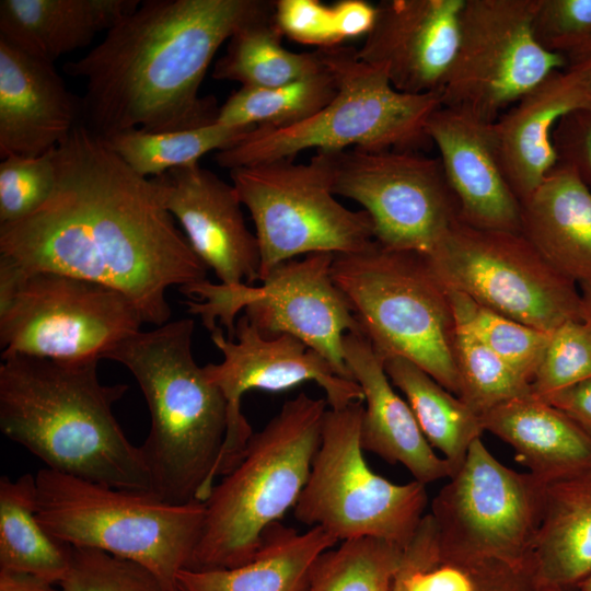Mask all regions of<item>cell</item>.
I'll return each instance as SVG.
<instances>
[{"label":"cell","mask_w":591,"mask_h":591,"mask_svg":"<svg viewBox=\"0 0 591 591\" xmlns=\"http://www.w3.org/2000/svg\"><path fill=\"white\" fill-rule=\"evenodd\" d=\"M141 324L130 300L114 288L57 271H26L0 257L2 354L102 359Z\"/></svg>","instance_id":"cell-9"},{"label":"cell","mask_w":591,"mask_h":591,"mask_svg":"<svg viewBox=\"0 0 591 591\" xmlns=\"http://www.w3.org/2000/svg\"><path fill=\"white\" fill-rule=\"evenodd\" d=\"M363 402L329 408L296 519L322 528L338 542L374 537L403 548L413 540L428 503L425 484H394L367 464L360 443Z\"/></svg>","instance_id":"cell-10"},{"label":"cell","mask_w":591,"mask_h":591,"mask_svg":"<svg viewBox=\"0 0 591 591\" xmlns=\"http://www.w3.org/2000/svg\"><path fill=\"white\" fill-rule=\"evenodd\" d=\"M150 181L162 206L220 283L253 286L258 280V242L245 223L232 184L199 163L169 170Z\"/></svg>","instance_id":"cell-18"},{"label":"cell","mask_w":591,"mask_h":591,"mask_svg":"<svg viewBox=\"0 0 591 591\" xmlns=\"http://www.w3.org/2000/svg\"><path fill=\"white\" fill-rule=\"evenodd\" d=\"M449 479L429 512L440 548L531 567L547 484L503 465L480 438Z\"/></svg>","instance_id":"cell-15"},{"label":"cell","mask_w":591,"mask_h":591,"mask_svg":"<svg viewBox=\"0 0 591 591\" xmlns=\"http://www.w3.org/2000/svg\"><path fill=\"white\" fill-rule=\"evenodd\" d=\"M326 405L299 393L252 434L204 501L202 530L187 569L233 568L256 555L264 532L296 506L306 484Z\"/></svg>","instance_id":"cell-5"},{"label":"cell","mask_w":591,"mask_h":591,"mask_svg":"<svg viewBox=\"0 0 591 591\" xmlns=\"http://www.w3.org/2000/svg\"><path fill=\"white\" fill-rule=\"evenodd\" d=\"M480 419L484 431L508 443L529 473L546 484L591 470V436L532 393L494 407Z\"/></svg>","instance_id":"cell-25"},{"label":"cell","mask_w":591,"mask_h":591,"mask_svg":"<svg viewBox=\"0 0 591 591\" xmlns=\"http://www.w3.org/2000/svg\"><path fill=\"white\" fill-rule=\"evenodd\" d=\"M334 256L317 252L283 262L260 286H225L207 279L178 290L190 298L184 302L187 312L198 315L208 331L219 322L233 339L235 317L243 310L263 335L294 336L322 355L339 376L352 380L344 337L360 329L332 278Z\"/></svg>","instance_id":"cell-12"},{"label":"cell","mask_w":591,"mask_h":591,"mask_svg":"<svg viewBox=\"0 0 591 591\" xmlns=\"http://www.w3.org/2000/svg\"><path fill=\"white\" fill-rule=\"evenodd\" d=\"M465 0H384L357 56L403 93H439L452 66Z\"/></svg>","instance_id":"cell-19"},{"label":"cell","mask_w":591,"mask_h":591,"mask_svg":"<svg viewBox=\"0 0 591 591\" xmlns=\"http://www.w3.org/2000/svg\"><path fill=\"white\" fill-rule=\"evenodd\" d=\"M392 591H406L405 581L401 568L395 578Z\"/></svg>","instance_id":"cell-49"},{"label":"cell","mask_w":591,"mask_h":591,"mask_svg":"<svg viewBox=\"0 0 591 591\" xmlns=\"http://www.w3.org/2000/svg\"><path fill=\"white\" fill-rule=\"evenodd\" d=\"M193 318L169 321L124 338L104 356L136 379L150 413L140 445L151 491L164 501L204 502L217 478L228 404L193 355Z\"/></svg>","instance_id":"cell-4"},{"label":"cell","mask_w":591,"mask_h":591,"mask_svg":"<svg viewBox=\"0 0 591 591\" xmlns=\"http://www.w3.org/2000/svg\"><path fill=\"white\" fill-rule=\"evenodd\" d=\"M230 177L254 222L258 281L299 255L356 253L375 241L369 215L335 198L328 152L316 151L306 163L283 159L232 169Z\"/></svg>","instance_id":"cell-11"},{"label":"cell","mask_w":591,"mask_h":591,"mask_svg":"<svg viewBox=\"0 0 591 591\" xmlns=\"http://www.w3.org/2000/svg\"><path fill=\"white\" fill-rule=\"evenodd\" d=\"M565 69L577 74L591 90V42L565 57Z\"/></svg>","instance_id":"cell-46"},{"label":"cell","mask_w":591,"mask_h":591,"mask_svg":"<svg viewBox=\"0 0 591 591\" xmlns=\"http://www.w3.org/2000/svg\"><path fill=\"white\" fill-rule=\"evenodd\" d=\"M36 513L48 533L72 547L95 548L139 563L169 591L189 567L205 505H174L151 490L124 489L40 468Z\"/></svg>","instance_id":"cell-7"},{"label":"cell","mask_w":591,"mask_h":591,"mask_svg":"<svg viewBox=\"0 0 591 591\" xmlns=\"http://www.w3.org/2000/svg\"><path fill=\"white\" fill-rule=\"evenodd\" d=\"M404 551L374 537L343 541L316 558L304 591H392Z\"/></svg>","instance_id":"cell-35"},{"label":"cell","mask_w":591,"mask_h":591,"mask_svg":"<svg viewBox=\"0 0 591 591\" xmlns=\"http://www.w3.org/2000/svg\"><path fill=\"white\" fill-rule=\"evenodd\" d=\"M532 28L544 49L566 57L591 42V0H538Z\"/></svg>","instance_id":"cell-42"},{"label":"cell","mask_w":591,"mask_h":591,"mask_svg":"<svg viewBox=\"0 0 591 591\" xmlns=\"http://www.w3.org/2000/svg\"><path fill=\"white\" fill-rule=\"evenodd\" d=\"M253 129L218 123L163 132L129 129L105 141L132 171L152 178L172 169L196 164L209 152L229 149Z\"/></svg>","instance_id":"cell-33"},{"label":"cell","mask_w":591,"mask_h":591,"mask_svg":"<svg viewBox=\"0 0 591 591\" xmlns=\"http://www.w3.org/2000/svg\"><path fill=\"white\" fill-rule=\"evenodd\" d=\"M210 333L223 359L204 366V371L228 404L227 436L218 477L239 462L253 434L241 412V398L247 391L281 392L313 381L324 390L329 408L363 402L362 390L356 381L339 376L322 355L294 336H265L244 314L236 320L233 339L225 337L220 326Z\"/></svg>","instance_id":"cell-17"},{"label":"cell","mask_w":591,"mask_h":591,"mask_svg":"<svg viewBox=\"0 0 591 591\" xmlns=\"http://www.w3.org/2000/svg\"><path fill=\"white\" fill-rule=\"evenodd\" d=\"M553 141L559 162L571 166L591 190V104L564 115Z\"/></svg>","instance_id":"cell-43"},{"label":"cell","mask_w":591,"mask_h":591,"mask_svg":"<svg viewBox=\"0 0 591 591\" xmlns=\"http://www.w3.org/2000/svg\"><path fill=\"white\" fill-rule=\"evenodd\" d=\"M591 104V90L573 72L548 76L493 121L497 155L518 199L524 201L558 164L554 129L567 113Z\"/></svg>","instance_id":"cell-23"},{"label":"cell","mask_w":591,"mask_h":591,"mask_svg":"<svg viewBox=\"0 0 591 591\" xmlns=\"http://www.w3.org/2000/svg\"><path fill=\"white\" fill-rule=\"evenodd\" d=\"M556 271L591 285V190L568 164H558L521 202V232Z\"/></svg>","instance_id":"cell-24"},{"label":"cell","mask_w":591,"mask_h":591,"mask_svg":"<svg viewBox=\"0 0 591 591\" xmlns=\"http://www.w3.org/2000/svg\"><path fill=\"white\" fill-rule=\"evenodd\" d=\"M590 379L591 325L582 318L566 321L551 333L531 393L543 398Z\"/></svg>","instance_id":"cell-39"},{"label":"cell","mask_w":591,"mask_h":591,"mask_svg":"<svg viewBox=\"0 0 591 591\" xmlns=\"http://www.w3.org/2000/svg\"><path fill=\"white\" fill-rule=\"evenodd\" d=\"M384 368L391 383L405 395L425 438L454 474L484 432L480 416L415 363L393 357L384 359Z\"/></svg>","instance_id":"cell-31"},{"label":"cell","mask_w":591,"mask_h":591,"mask_svg":"<svg viewBox=\"0 0 591 591\" xmlns=\"http://www.w3.org/2000/svg\"><path fill=\"white\" fill-rule=\"evenodd\" d=\"M328 153L333 193L363 207L380 245L426 256L459 219L439 158L393 149Z\"/></svg>","instance_id":"cell-16"},{"label":"cell","mask_w":591,"mask_h":591,"mask_svg":"<svg viewBox=\"0 0 591 591\" xmlns=\"http://www.w3.org/2000/svg\"><path fill=\"white\" fill-rule=\"evenodd\" d=\"M263 0H143L63 71L85 82L82 123L106 139L129 129L163 132L215 124L199 94L212 59L244 25L271 15Z\"/></svg>","instance_id":"cell-2"},{"label":"cell","mask_w":591,"mask_h":591,"mask_svg":"<svg viewBox=\"0 0 591 591\" xmlns=\"http://www.w3.org/2000/svg\"><path fill=\"white\" fill-rule=\"evenodd\" d=\"M406 591H512L535 579L531 567L442 551L430 513L404 551Z\"/></svg>","instance_id":"cell-29"},{"label":"cell","mask_w":591,"mask_h":591,"mask_svg":"<svg viewBox=\"0 0 591 591\" xmlns=\"http://www.w3.org/2000/svg\"><path fill=\"white\" fill-rule=\"evenodd\" d=\"M55 149L38 157L9 155L0 163V224L36 211L56 185Z\"/></svg>","instance_id":"cell-41"},{"label":"cell","mask_w":591,"mask_h":591,"mask_svg":"<svg viewBox=\"0 0 591 591\" xmlns=\"http://www.w3.org/2000/svg\"><path fill=\"white\" fill-rule=\"evenodd\" d=\"M62 591H169L150 569L106 552L72 547Z\"/></svg>","instance_id":"cell-40"},{"label":"cell","mask_w":591,"mask_h":591,"mask_svg":"<svg viewBox=\"0 0 591 591\" xmlns=\"http://www.w3.org/2000/svg\"><path fill=\"white\" fill-rule=\"evenodd\" d=\"M82 123V102L54 62L0 38V157H38Z\"/></svg>","instance_id":"cell-21"},{"label":"cell","mask_w":591,"mask_h":591,"mask_svg":"<svg viewBox=\"0 0 591 591\" xmlns=\"http://www.w3.org/2000/svg\"><path fill=\"white\" fill-rule=\"evenodd\" d=\"M0 591H62V589L30 573L0 570Z\"/></svg>","instance_id":"cell-45"},{"label":"cell","mask_w":591,"mask_h":591,"mask_svg":"<svg viewBox=\"0 0 591 591\" xmlns=\"http://www.w3.org/2000/svg\"><path fill=\"white\" fill-rule=\"evenodd\" d=\"M493 123L441 105L429 118L427 135L439 151L448 185L466 225L521 232V201L501 169Z\"/></svg>","instance_id":"cell-20"},{"label":"cell","mask_w":591,"mask_h":591,"mask_svg":"<svg viewBox=\"0 0 591 591\" xmlns=\"http://www.w3.org/2000/svg\"><path fill=\"white\" fill-rule=\"evenodd\" d=\"M315 50L335 79L337 91L333 100L299 124L254 128L233 147L215 152L218 165L230 171L293 159L308 149L419 151L431 143L427 124L442 105L440 93L399 92L386 71L359 59L356 48Z\"/></svg>","instance_id":"cell-6"},{"label":"cell","mask_w":591,"mask_h":591,"mask_svg":"<svg viewBox=\"0 0 591 591\" xmlns=\"http://www.w3.org/2000/svg\"><path fill=\"white\" fill-rule=\"evenodd\" d=\"M332 278L383 358H404L459 397L456 324L447 289L425 255L369 247L335 254Z\"/></svg>","instance_id":"cell-8"},{"label":"cell","mask_w":591,"mask_h":591,"mask_svg":"<svg viewBox=\"0 0 591 591\" xmlns=\"http://www.w3.org/2000/svg\"><path fill=\"white\" fill-rule=\"evenodd\" d=\"M530 564L537 582L560 589L591 576V478L547 484Z\"/></svg>","instance_id":"cell-28"},{"label":"cell","mask_w":591,"mask_h":591,"mask_svg":"<svg viewBox=\"0 0 591 591\" xmlns=\"http://www.w3.org/2000/svg\"><path fill=\"white\" fill-rule=\"evenodd\" d=\"M336 91L335 79L324 66L321 71L288 84L241 86L220 106L216 123L231 127H288L313 116L333 100Z\"/></svg>","instance_id":"cell-34"},{"label":"cell","mask_w":591,"mask_h":591,"mask_svg":"<svg viewBox=\"0 0 591 591\" xmlns=\"http://www.w3.org/2000/svg\"><path fill=\"white\" fill-rule=\"evenodd\" d=\"M586 476H588L589 478H591V470L588 472V474H586Z\"/></svg>","instance_id":"cell-51"},{"label":"cell","mask_w":591,"mask_h":591,"mask_svg":"<svg viewBox=\"0 0 591 591\" xmlns=\"http://www.w3.org/2000/svg\"><path fill=\"white\" fill-rule=\"evenodd\" d=\"M0 430L45 467L107 486L151 490L140 445L113 406L128 390L105 385L100 359L63 361L1 354Z\"/></svg>","instance_id":"cell-3"},{"label":"cell","mask_w":591,"mask_h":591,"mask_svg":"<svg viewBox=\"0 0 591 591\" xmlns=\"http://www.w3.org/2000/svg\"><path fill=\"white\" fill-rule=\"evenodd\" d=\"M512 591H572V590L545 586V584H542V583L537 582L535 579H532V580L521 584L520 587L515 588Z\"/></svg>","instance_id":"cell-48"},{"label":"cell","mask_w":591,"mask_h":591,"mask_svg":"<svg viewBox=\"0 0 591 591\" xmlns=\"http://www.w3.org/2000/svg\"><path fill=\"white\" fill-rule=\"evenodd\" d=\"M282 37L273 14L244 25L228 40L225 53L215 62L212 78L242 86L275 88L323 69L316 50L290 51L282 46Z\"/></svg>","instance_id":"cell-32"},{"label":"cell","mask_w":591,"mask_h":591,"mask_svg":"<svg viewBox=\"0 0 591 591\" xmlns=\"http://www.w3.org/2000/svg\"><path fill=\"white\" fill-rule=\"evenodd\" d=\"M582 302V318L591 325V285L579 287Z\"/></svg>","instance_id":"cell-47"},{"label":"cell","mask_w":591,"mask_h":591,"mask_svg":"<svg viewBox=\"0 0 591 591\" xmlns=\"http://www.w3.org/2000/svg\"><path fill=\"white\" fill-rule=\"evenodd\" d=\"M578 589L580 591H591V576H589L586 580H583L579 584Z\"/></svg>","instance_id":"cell-50"},{"label":"cell","mask_w":591,"mask_h":591,"mask_svg":"<svg viewBox=\"0 0 591 591\" xmlns=\"http://www.w3.org/2000/svg\"><path fill=\"white\" fill-rule=\"evenodd\" d=\"M537 5L538 0H465L455 56L439 92L443 106L493 123L566 67L564 56L534 37Z\"/></svg>","instance_id":"cell-14"},{"label":"cell","mask_w":591,"mask_h":591,"mask_svg":"<svg viewBox=\"0 0 591 591\" xmlns=\"http://www.w3.org/2000/svg\"><path fill=\"white\" fill-rule=\"evenodd\" d=\"M454 357L459 398L479 416L507 401L531 393V384L526 380L457 324Z\"/></svg>","instance_id":"cell-38"},{"label":"cell","mask_w":591,"mask_h":591,"mask_svg":"<svg viewBox=\"0 0 591 591\" xmlns=\"http://www.w3.org/2000/svg\"><path fill=\"white\" fill-rule=\"evenodd\" d=\"M139 0H1L0 38L37 58L55 62L89 46Z\"/></svg>","instance_id":"cell-26"},{"label":"cell","mask_w":591,"mask_h":591,"mask_svg":"<svg viewBox=\"0 0 591 591\" xmlns=\"http://www.w3.org/2000/svg\"><path fill=\"white\" fill-rule=\"evenodd\" d=\"M56 185L26 218L0 224V257L26 271L50 270L125 294L142 323L171 318L166 291L207 280L150 178L132 171L83 123L54 152Z\"/></svg>","instance_id":"cell-1"},{"label":"cell","mask_w":591,"mask_h":591,"mask_svg":"<svg viewBox=\"0 0 591 591\" xmlns=\"http://www.w3.org/2000/svg\"><path fill=\"white\" fill-rule=\"evenodd\" d=\"M72 546L40 524L36 513L35 475L0 478V570L24 572L59 584Z\"/></svg>","instance_id":"cell-30"},{"label":"cell","mask_w":591,"mask_h":591,"mask_svg":"<svg viewBox=\"0 0 591 591\" xmlns=\"http://www.w3.org/2000/svg\"><path fill=\"white\" fill-rule=\"evenodd\" d=\"M376 18V4L364 0L274 1L273 20L282 36L320 48L340 46L349 38L367 36Z\"/></svg>","instance_id":"cell-36"},{"label":"cell","mask_w":591,"mask_h":591,"mask_svg":"<svg viewBox=\"0 0 591 591\" xmlns=\"http://www.w3.org/2000/svg\"><path fill=\"white\" fill-rule=\"evenodd\" d=\"M337 542L322 528L301 533L276 522L250 561L233 568L183 569L177 591H304L314 561Z\"/></svg>","instance_id":"cell-27"},{"label":"cell","mask_w":591,"mask_h":591,"mask_svg":"<svg viewBox=\"0 0 591 591\" xmlns=\"http://www.w3.org/2000/svg\"><path fill=\"white\" fill-rule=\"evenodd\" d=\"M542 399L565 413L591 436V379L551 394Z\"/></svg>","instance_id":"cell-44"},{"label":"cell","mask_w":591,"mask_h":591,"mask_svg":"<svg viewBox=\"0 0 591 591\" xmlns=\"http://www.w3.org/2000/svg\"><path fill=\"white\" fill-rule=\"evenodd\" d=\"M345 362L363 393L360 443L390 464L399 463L425 485L450 478L451 466L433 451L408 403L394 390L384 359L360 333L344 337Z\"/></svg>","instance_id":"cell-22"},{"label":"cell","mask_w":591,"mask_h":591,"mask_svg":"<svg viewBox=\"0 0 591 591\" xmlns=\"http://www.w3.org/2000/svg\"><path fill=\"white\" fill-rule=\"evenodd\" d=\"M447 292L455 323L473 334L531 384L552 332L499 314L462 292L451 289H447Z\"/></svg>","instance_id":"cell-37"},{"label":"cell","mask_w":591,"mask_h":591,"mask_svg":"<svg viewBox=\"0 0 591 591\" xmlns=\"http://www.w3.org/2000/svg\"><path fill=\"white\" fill-rule=\"evenodd\" d=\"M426 258L447 289L531 327L553 332L582 318L579 287L521 233L476 229L457 219Z\"/></svg>","instance_id":"cell-13"}]
</instances>
